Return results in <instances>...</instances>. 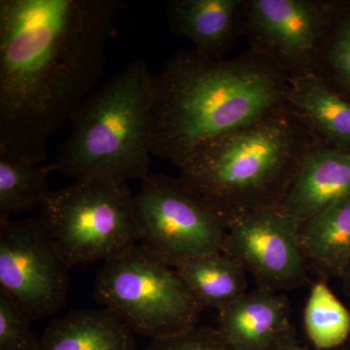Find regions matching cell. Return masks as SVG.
<instances>
[{"label": "cell", "instance_id": "21", "mask_svg": "<svg viewBox=\"0 0 350 350\" xmlns=\"http://www.w3.org/2000/svg\"><path fill=\"white\" fill-rule=\"evenodd\" d=\"M31 321L12 301L0 293V350H36Z\"/></svg>", "mask_w": 350, "mask_h": 350}, {"label": "cell", "instance_id": "7", "mask_svg": "<svg viewBox=\"0 0 350 350\" xmlns=\"http://www.w3.org/2000/svg\"><path fill=\"white\" fill-rule=\"evenodd\" d=\"M139 244L170 266L222 251L225 221L180 181L149 175L135 195Z\"/></svg>", "mask_w": 350, "mask_h": 350}, {"label": "cell", "instance_id": "16", "mask_svg": "<svg viewBox=\"0 0 350 350\" xmlns=\"http://www.w3.org/2000/svg\"><path fill=\"white\" fill-rule=\"evenodd\" d=\"M299 239L306 262L340 278L350 262V196L301 225Z\"/></svg>", "mask_w": 350, "mask_h": 350}, {"label": "cell", "instance_id": "15", "mask_svg": "<svg viewBox=\"0 0 350 350\" xmlns=\"http://www.w3.org/2000/svg\"><path fill=\"white\" fill-rule=\"evenodd\" d=\"M135 335L107 308L75 310L53 320L36 350H137Z\"/></svg>", "mask_w": 350, "mask_h": 350}, {"label": "cell", "instance_id": "14", "mask_svg": "<svg viewBox=\"0 0 350 350\" xmlns=\"http://www.w3.org/2000/svg\"><path fill=\"white\" fill-rule=\"evenodd\" d=\"M287 101L322 146L350 152V101L312 72L290 76Z\"/></svg>", "mask_w": 350, "mask_h": 350}, {"label": "cell", "instance_id": "17", "mask_svg": "<svg viewBox=\"0 0 350 350\" xmlns=\"http://www.w3.org/2000/svg\"><path fill=\"white\" fill-rule=\"evenodd\" d=\"M174 269L202 308L219 312L246 293L245 269L223 251L193 258Z\"/></svg>", "mask_w": 350, "mask_h": 350}, {"label": "cell", "instance_id": "10", "mask_svg": "<svg viewBox=\"0 0 350 350\" xmlns=\"http://www.w3.org/2000/svg\"><path fill=\"white\" fill-rule=\"evenodd\" d=\"M223 252L256 278L259 287L287 289L306 280V262L297 224L280 206L224 219Z\"/></svg>", "mask_w": 350, "mask_h": 350}, {"label": "cell", "instance_id": "24", "mask_svg": "<svg viewBox=\"0 0 350 350\" xmlns=\"http://www.w3.org/2000/svg\"><path fill=\"white\" fill-rule=\"evenodd\" d=\"M340 278H342V283H344L345 293L350 298V262Z\"/></svg>", "mask_w": 350, "mask_h": 350}, {"label": "cell", "instance_id": "18", "mask_svg": "<svg viewBox=\"0 0 350 350\" xmlns=\"http://www.w3.org/2000/svg\"><path fill=\"white\" fill-rule=\"evenodd\" d=\"M50 163L31 162L0 150V219L40 209L51 193Z\"/></svg>", "mask_w": 350, "mask_h": 350}, {"label": "cell", "instance_id": "8", "mask_svg": "<svg viewBox=\"0 0 350 350\" xmlns=\"http://www.w3.org/2000/svg\"><path fill=\"white\" fill-rule=\"evenodd\" d=\"M70 269L40 219H0V293L31 322L63 308Z\"/></svg>", "mask_w": 350, "mask_h": 350}, {"label": "cell", "instance_id": "13", "mask_svg": "<svg viewBox=\"0 0 350 350\" xmlns=\"http://www.w3.org/2000/svg\"><path fill=\"white\" fill-rule=\"evenodd\" d=\"M350 196V152L315 147L306 157L280 206L299 226Z\"/></svg>", "mask_w": 350, "mask_h": 350}, {"label": "cell", "instance_id": "1", "mask_svg": "<svg viewBox=\"0 0 350 350\" xmlns=\"http://www.w3.org/2000/svg\"><path fill=\"white\" fill-rule=\"evenodd\" d=\"M123 0L0 1V150L43 163L100 86Z\"/></svg>", "mask_w": 350, "mask_h": 350}, {"label": "cell", "instance_id": "2", "mask_svg": "<svg viewBox=\"0 0 350 350\" xmlns=\"http://www.w3.org/2000/svg\"><path fill=\"white\" fill-rule=\"evenodd\" d=\"M290 75L248 50L211 59L179 50L155 75L152 155L181 167L200 147L286 105Z\"/></svg>", "mask_w": 350, "mask_h": 350}, {"label": "cell", "instance_id": "12", "mask_svg": "<svg viewBox=\"0 0 350 350\" xmlns=\"http://www.w3.org/2000/svg\"><path fill=\"white\" fill-rule=\"evenodd\" d=\"M217 330L237 350H273L292 330L287 301L258 287L218 312Z\"/></svg>", "mask_w": 350, "mask_h": 350}, {"label": "cell", "instance_id": "3", "mask_svg": "<svg viewBox=\"0 0 350 350\" xmlns=\"http://www.w3.org/2000/svg\"><path fill=\"white\" fill-rule=\"evenodd\" d=\"M321 145L289 103L200 147L179 167L182 183L223 219L280 206Z\"/></svg>", "mask_w": 350, "mask_h": 350}, {"label": "cell", "instance_id": "20", "mask_svg": "<svg viewBox=\"0 0 350 350\" xmlns=\"http://www.w3.org/2000/svg\"><path fill=\"white\" fill-rule=\"evenodd\" d=\"M313 73L350 101V0H335L330 25Z\"/></svg>", "mask_w": 350, "mask_h": 350}, {"label": "cell", "instance_id": "19", "mask_svg": "<svg viewBox=\"0 0 350 350\" xmlns=\"http://www.w3.org/2000/svg\"><path fill=\"white\" fill-rule=\"evenodd\" d=\"M304 322L306 335L320 350L340 347L350 335V312L325 282L313 284Z\"/></svg>", "mask_w": 350, "mask_h": 350}, {"label": "cell", "instance_id": "22", "mask_svg": "<svg viewBox=\"0 0 350 350\" xmlns=\"http://www.w3.org/2000/svg\"><path fill=\"white\" fill-rule=\"evenodd\" d=\"M144 350H237L217 329L198 327L172 336L152 340Z\"/></svg>", "mask_w": 350, "mask_h": 350}, {"label": "cell", "instance_id": "5", "mask_svg": "<svg viewBox=\"0 0 350 350\" xmlns=\"http://www.w3.org/2000/svg\"><path fill=\"white\" fill-rule=\"evenodd\" d=\"M41 222L70 268L121 256L139 244L135 196L128 182L88 178L51 191Z\"/></svg>", "mask_w": 350, "mask_h": 350}, {"label": "cell", "instance_id": "23", "mask_svg": "<svg viewBox=\"0 0 350 350\" xmlns=\"http://www.w3.org/2000/svg\"><path fill=\"white\" fill-rule=\"evenodd\" d=\"M273 350H308L297 342L296 335H295L294 329L287 336L275 345Z\"/></svg>", "mask_w": 350, "mask_h": 350}, {"label": "cell", "instance_id": "11", "mask_svg": "<svg viewBox=\"0 0 350 350\" xmlns=\"http://www.w3.org/2000/svg\"><path fill=\"white\" fill-rule=\"evenodd\" d=\"M245 0H172L165 15L170 29L211 59H225L243 36Z\"/></svg>", "mask_w": 350, "mask_h": 350}, {"label": "cell", "instance_id": "6", "mask_svg": "<svg viewBox=\"0 0 350 350\" xmlns=\"http://www.w3.org/2000/svg\"><path fill=\"white\" fill-rule=\"evenodd\" d=\"M94 298L133 333L151 340L194 328L204 310L176 269L142 244L105 262Z\"/></svg>", "mask_w": 350, "mask_h": 350}, {"label": "cell", "instance_id": "4", "mask_svg": "<svg viewBox=\"0 0 350 350\" xmlns=\"http://www.w3.org/2000/svg\"><path fill=\"white\" fill-rule=\"evenodd\" d=\"M155 75L135 59L96 88L71 121L68 137L50 163L73 180L129 182L150 174Z\"/></svg>", "mask_w": 350, "mask_h": 350}, {"label": "cell", "instance_id": "9", "mask_svg": "<svg viewBox=\"0 0 350 350\" xmlns=\"http://www.w3.org/2000/svg\"><path fill=\"white\" fill-rule=\"evenodd\" d=\"M334 6L335 0H245L243 36L290 76L313 73Z\"/></svg>", "mask_w": 350, "mask_h": 350}]
</instances>
